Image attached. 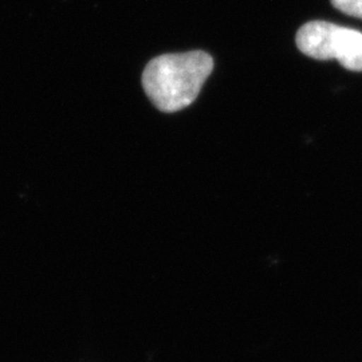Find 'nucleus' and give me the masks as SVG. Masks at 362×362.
<instances>
[{
    "instance_id": "1",
    "label": "nucleus",
    "mask_w": 362,
    "mask_h": 362,
    "mask_svg": "<svg viewBox=\"0 0 362 362\" xmlns=\"http://www.w3.org/2000/svg\"><path fill=\"white\" fill-rule=\"evenodd\" d=\"M212 70L214 59L208 52L164 54L145 67L144 90L158 110L175 113L194 103Z\"/></svg>"
},
{
    "instance_id": "2",
    "label": "nucleus",
    "mask_w": 362,
    "mask_h": 362,
    "mask_svg": "<svg viewBox=\"0 0 362 362\" xmlns=\"http://www.w3.org/2000/svg\"><path fill=\"white\" fill-rule=\"evenodd\" d=\"M297 47L305 55L337 59L351 71H362V33L324 21H313L298 30Z\"/></svg>"
},
{
    "instance_id": "3",
    "label": "nucleus",
    "mask_w": 362,
    "mask_h": 362,
    "mask_svg": "<svg viewBox=\"0 0 362 362\" xmlns=\"http://www.w3.org/2000/svg\"><path fill=\"white\" fill-rule=\"evenodd\" d=\"M332 4L341 13L362 19V0H332Z\"/></svg>"
}]
</instances>
